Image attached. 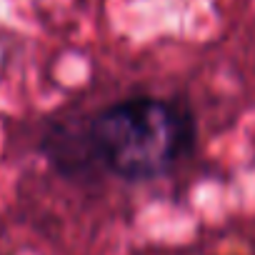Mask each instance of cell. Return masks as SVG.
Segmentation results:
<instances>
[{"instance_id": "cell-2", "label": "cell", "mask_w": 255, "mask_h": 255, "mask_svg": "<svg viewBox=\"0 0 255 255\" xmlns=\"http://www.w3.org/2000/svg\"><path fill=\"white\" fill-rule=\"evenodd\" d=\"M40 150L45 160L65 178H90L100 173L88 140V118L55 120L40 140Z\"/></svg>"}, {"instance_id": "cell-1", "label": "cell", "mask_w": 255, "mask_h": 255, "mask_svg": "<svg viewBox=\"0 0 255 255\" xmlns=\"http://www.w3.org/2000/svg\"><path fill=\"white\" fill-rule=\"evenodd\" d=\"M198 125L185 100L133 95L88 118V140L100 173L148 183L175 170L195 148Z\"/></svg>"}]
</instances>
